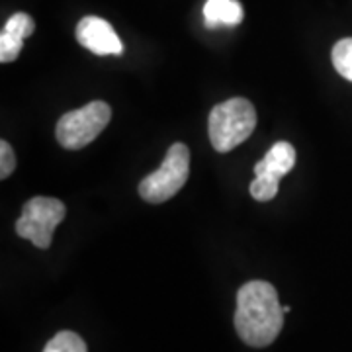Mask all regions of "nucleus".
<instances>
[{
	"mask_svg": "<svg viewBox=\"0 0 352 352\" xmlns=\"http://www.w3.org/2000/svg\"><path fill=\"white\" fill-rule=\"evenodd\" d=\"M282 309H284V314H289V311H292V307H289V305H282Z\"/></svg>",
	"mask_w": 352,
	"mask_h": 352,
	"instance_id": "ddd939ff",
	"label": "nucleus"
},
{
	"mask_svg": "<svg viewBox=\"0 0 352 352\" xmlns=\"http://www.w3.org/2000/svg\"><path fill=\"white\" fill-rule=\"evenodd\" d=\"M190 176V151L184 143H175L163 164L139 182V196L149 204H163L176 196Z\"/></svg>",
	"mask_w": 352,
	"mask_h": 352,
	"instance_id": "20e7f679",
	"label": "nucleus"
},
{
	"mask_svg": "<svg viewBox=\"0 0 352 352\" xmlns=\"http://www.w3.org/2000/svg\"><path fill=\"white\" fill-rule=\"evenodd\" d=\"M34 30H36V22L32 16L24 12L10 16L0 34V61L2 63L16 61L24 47V39L30 38L34 34Z\"/></svg>",
	"mask_w": 352,
	"mask_h": 352,
	"instance_id": "6e6552de",
	"label": "nucleus"
},
{
	"mask_svg": "<svg viewBox=\"0 0 352 352\" xmlns=\"http://www.w3.org/2000/svg\"><path fill=\"white\" fill-rule=\"evenodd\" d=\"M243 6L237 0H208L204 6V18L208 28H233L243 22Z\"/></svg>",
	"mask_w": 352,
	"mask_h": 352,
	"instance_id": "1a4fd4ad",
	"label": "nucleus"
},
{
	"mask_svg": "<svg viewBox=\"0 0 352 352\" xmlns=\"http://www.w3.org/2000/svg\"><path fill=\"white\" fill-rule=\"evenodd\" d=\"M256 127V110L247 98H229L212 108L208 120L210 141L217 153L233 151L251 138Z\"/></svg>",
	"mask_w": 352,
	"mask_h": 352,
	"instance_id": "f03ea898",
	"label": "nucleus"
},
{
	"mask_svg": "<svg viewBox=\"0 0 352 352\" xmlns=\"http://www.w3.org/2000/svg\"><path fill=\"white\" fill-rule=\"evenodd\" d=\"M16 168V155L8 141H0V178H8Z\"/></svg>",
	"mask_w": 352,
	"mask_h": 352,
	"instance_id": "f8f14e48",
	"label": "nucleus"
},
{
	"mask_svg": "<svg viewBox=\"0 0 352 352\" xmlns=\"http://www.w3.org/2000/svg\"><path fill=\"white\" fill-rule=\"evenodd\" d=\"M331 59H333V67L337 69V73L352 82V38L337 41L331 51Z\"/></svg>",
	"mask_w": 352,
	"mask_h": 352,
	"instance_id": "9d476101",
	"label": "nucleus"
},
{
	"mask_svg": "<svg viewBox=\"0 0 352 352\" xmlns=\"http://www.w3.org/2000/svg\"><path fill=\"white\" fill-rule=\"evenodd\" d=\"M67 215V208L57 198L36 196L22 208V215L16 221V233L22 239L32 241L38 249H50L53 231Z\"/></svg>",
	"mask_w": 352,
	"mask_h": 352,
	"instance_id": "39448f33",
	"label": "nucleus"
},
{
	"mask_svg": "<svg viewBox=\"0 0 352 352\" xmlns=\"http://www.w3.org/2000/svg\"><path fill=\"white\" fill-rule=\"evenodd\" d=\"M110 120H112V108L106 102H90L78 110H71L61 116L55 129L57 141L61 143V147L71 151L82 149L100 135L110 124Z\"/></svg>",
	"mask_w": 352,
	"mask_h": 352,
	"instance_id": "7ed1b4c3",
	"label": "nucleus"
},
{
	"mask_svg": "<svg viewBox=\"0 0 352 352\" xmlns=\"http://www.w3.org/2000/svg\"><path fill=\"white\" fill-rule=\"evenodd\" d=\"M43 352H88L87 342L73 331H61L45 344Z\"/></svg>",
	"mask_w": 352,
	"mask_h": 352,
	"instance_id": "9b49d317",
	"label": "nucleus"
},
{
	"mask_svg": "<svg viewBox=\"0 0 352 352\" xmlns=\"http://www.w3.org/2000/svg\"><path fill=\"white\" fill-rule=\"evenodd\" d=\"M76 41L94 55H122L124 45L110 22L98 16H87L76 25Z\"/></svg>",
	"mask_w": 352,
	"mask_h": 352,
	"instance_id": "0eeeda50",
	"label": "nucleus"
},
{
	"mask_svg": "<svg viewBox=\"0 0 352 352\" xmlns=\"http://www.w3.org/2000/svg\"><path fill=\"white\" fill-rule=\"evenodd\" d=\"M296 164V149L288 141H278L263 161L254 164V180L251 182V196L258 201H270L276 198L278 184Z\"/></svg>",
	"mask_w": 352,
	"mask_h": 352,
	"instance_id": "423d86ee",
	"label": "nucleus"
},
{
	"mask_svg": "<svg viewBox=\"0 0 352 352\" xmlns=\"http://www.w3.org/2000/svg\"><path fill=\"white\" fill-rule=\"evenodd\" d=\"M284 309L278 302V292L264 280H251L237 292L235 329L243 342L264 349L278 339L284 327Z\"/></svg>",
	"mask_w": 352,
	"mask_h": 352,
	"instance_id": "f257e3e1",
	"label": "nucleus"
}]
</instances>
